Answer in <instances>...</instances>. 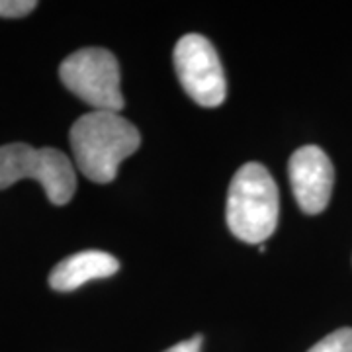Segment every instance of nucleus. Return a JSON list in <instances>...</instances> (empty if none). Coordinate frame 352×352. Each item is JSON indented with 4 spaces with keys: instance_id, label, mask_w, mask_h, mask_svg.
I'll return each mask as SVG.
<instances>
[{
    "instance_id": "nucleus-1",
    "label": "nucleus",
    "mask_w": 352,
    "mask_h": 352,
    "mask_svg": "<svg viewBox=\"0 0 352 352\" xmlns=\"http://www.w3.org/2000/svg\"><path fill=\"white\" fill-rule=\"evenodd\" d=\"M71 149L76 166L88 180L106 184L118 175V166L138 151V127L116 112L85 113L71 127Z\"/></svg>"
},
{
    "instance_id": "nucleus-2",
    "label": "nucleus",
    "mask_w": 352,
    "mask_h": 352,
    "mask_svg": "<svg viewBox=\"0 0 352 352\" xmlns=\"http://www.w3.org/2000/svg\"><path fill=\"white\" fill-rule=\"evenodd\" d=\"M280 196L270 173L261 163H247L235 173L227 192L226 217L243 243L263 245L278 226Z\"/></svg>"
},
{
    "instance_id": "nucleus-3",
    "label": "nucleus",
    "mask_w": 352,
    "mask_h": 352,
    "mask_svg": "<svg viewBox=\"0 0 352 352\" xmlns=\"http://www.w3.org/2000/svg\"><path fill=\"white\" fill-rule=\"evenodd\" d=\"M22 178H34L55 206H65L75 196L76 175L69 157L53 147L34 149L25 143L0 147V190Z\"/></svg>"
},
{
    "instance_id": "nucleus-4",
    "label": "nucleus",
    "mask_w": 352,
    "mask_h": 352,
    "mask_svg": "<svg viewBox=\"0 0 352 352\" xmlns=\"http://www.w3.org/2000/svg\"><path fill=\"white\" fill-rule=\"evenodd\" d=\"M63 85L96 112H120L126 100L120 88V65L113 53L87 47L69 55L59 67Z\"/></svg>"
},
{
    "instance_id": "nucleus-5",
    "label": "nucleus",
    "mask_w": 352,
    "mask_h": 352,
    "mask_svg": "<svg viewBox=\"0 0 352 352\" xmlns=\"http://www.w3.org/2000/svg\"><path fill=\"white\" fill-rule=\"evenodd\" d=\"M175 69L180 85L196 104L206 108L221 106L226 100V75L217 51L200 34L178 39L175 47Z\"/></svg>"
},
{
    "instance_id": "nucleus-6",
    "label": "nucleus",
    "mask_w": 352,
    "mask_h": 352,
    "mask_svg": "<svg viewBox=\"0 0 352 352\" xmlns=\"http://www.w3.org/2000/svg\"><path fill=\"white\" fill-rule=\"evenodd\" d=\"M289 184L298 206L305 214H321L329 206L335 168L327 153L317 145H305L289 157Z\"/></svg>"
},
{
    "instance_id": "nucleus-7",
    "label": "nucleus",
    "mask_w": 352,
    "mask_h": 352,
    "mask_svg": "<svg viewBox=\"0 0 352 352\" xmlns=\"http://www.w3.org/2000/svg\"><path fill=\"white\" fill-rule=\"evenodd\" d=\"M118 258L104 251H82L67 256L50 274V286L57 292H73L90 280L110 278L118 272Z\"/></svg>"
},
{
    "instance_id": "nucleus-8",
    "label": "nucleus",
    "mask_w": 352,
    "mask_h": 352,
    "mask_svg": "<svg viewBox=\"0 0 352 352\" xmlns=\"http://www.w3.org/2000/svg\"><path fill=\"white\" fill-rule=\"evenodd\" d=\"M307 352H352V329L342 327L321 339Z\"/></svg>"
},
{
    "instance_id": "nucleus-9",
    "label": "nucleus",
    "mask_w": 352,
    "mask_h": 352,
    "mask_svg": "<svg viewBox=\"0 0 352 352\" xmlns=\"http://www.w3.org/2000/svg\"><path fill=\"white\" fill-rule=\"evenodd\" d=\"M38 6L36 0H0V16L2 18H22L28 16Z\"/></svg>"
},
{
    "instance_id": "nucleus-10",
    "label": "nucleus",
    "mask_w": 352,
    "mask_h": 352,
    "mask_svg": "<svg viewBox=\"0 0 352 352\" xmlns=\"http://www.w3.org/2000/svg\"><path fill=\"white\" fill-rule=\"evenodd\" d=\"M200 351H201V337L200 335H196L194 339L182 340V342H178V344L170 346L168 351H164V352H200Z\"/></svg>"
}]
</instances>
